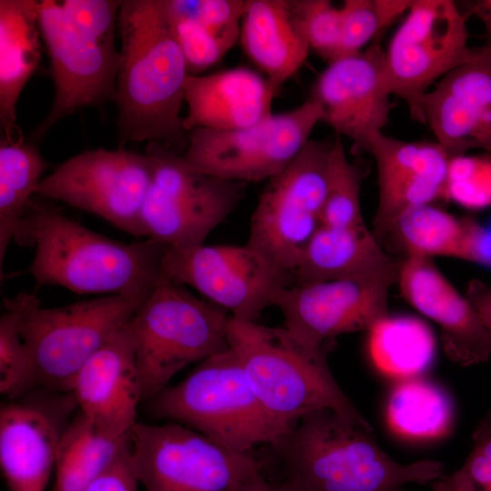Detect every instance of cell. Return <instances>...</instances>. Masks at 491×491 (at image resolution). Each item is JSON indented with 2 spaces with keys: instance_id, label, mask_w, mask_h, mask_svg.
Returning <instances> with one entry per match:
<instances>
[{
  "instance_id": "cell-25",
  "label": "cell",
  "mask_w": 491,
  "mask_h": 491,
  "mask_svg": "<svg viewBox=\"0 0 491 491\" xmlns=\"http://www.w3.org/2000/svg\"><path fill=\"white\" fill-rule=\"evenodd\" d=\"M40 1H0V124L2 142L22 139L16 103L41 58Z\"/></svg>"
},
{
  "instance_id": "cell-42",
  "label": "cell",
  "mask_w": 491,
  "mask_h": 491,
  "mask_svg": "<svg viewBox=\"0 0 491 491\" xmlns=\"http://www.w3.org/2000/svg\"><path fill=\"white\" fill-rule=\"evenodd\" d=\"M466 296L478 314L491 341V283L477 279L470 281Z\"/></svg>"
},
{
  "instance_id": "cell-6",
  "label": "cell",
  "mask_w": 491,
  "mask_h": 491,
  "mask_svg": "<svg viewBox=\"0 0 491 491\" xmlns=\"http://www.w3.org/2000/svg\"><path fill=\"white\" fill-rule=\"evenodd\" d=\"M230 317L185 286L162 280L130 320L143 401L185 366L228 349Z\"/></svg>"
},
{
  "instance_id": "cell-23",
  "label": "cell",
  "mask_w": 491,
  "mask_h": 491,
  "mask_svg": "<svg viewBox=\"0 0 491 491\" xmlns=\"http://www.w3.org/2000/svg\"><path fill=\"white\" fill-rule=\"evenodd\" d=\"M278 89L266 77L246 67H235L211 75H188L183 117L187 133L195 128L235 130L255 125L270 115Z\"/></svg>"
},
{
  "instance_id": "cell-12",
  "label": "cell",
  "mask_w": 491,
  "mask_h": 491,
  "mask_svg": "<svg viewBox=\"0 0 491 491\" xmlns=\"http://www.w3.org/2000/svg\"><path fill=\"white\" fill-rule=\"evenodd\" d=\"M320 107L308 99L246 128H195L186 133L183 159L206 175L235 182H258L282 172L322 122Z\"/></svg>"
},
{
  "instance_id": "cell-37",
  "label": "cell",
  "mask_w": 491,
  "mask_h": 491,
  "mask_svg": "<svg viewBox=\"0 0 491 491\" xmlns=\"http://www.w3.org/2000/svg\"><path fill=\"white\" fill-rule=\"evenodd\" d=\"M247 0H171L173 8L189 15L230 48L240 36Z\"/></svg>"
},
{
  "instance_id": "cell-7",
  "label": "cell",
  "mask_w": 491,
  "mask_h": 491,
  "mask_svg": "<svg viewBox=\"0 0 491 491\" xmlns=\"http://www.w3.org/2000/svg\"><path fill=\"white\" fill-rule=\"evenodd\" d=\"M149 294L108 295L59 307H43L28 292L15 296L36 388L71 392L80 367L130 321Z\"/></svg>"
},
{
  "instance_id": "cell-19",
  "label": "cell",
  "mask_w": 491,
  "mask_h": 491,
  "mask_svg": "<svg viewBox=\"0 0 491 491\" xmlns=\"http://www.w3.org/2000/svg\"><path fill=\"white\" fill-rule=\"evenodd\" d=\"M365 152L376 165L378 203L372 232L382 245L406 211L446 196L452 158L436 142L403 141L383 132L371 137Z\"/></svg>"
},
{
  "instance_id": "cell-24",
  "label": "cell",
  "mask_w": 491,
  "mask_h": 491,
  "mask_svg": "<svg viewBox=\"0 0 491 491\" xmlns=\"http://www.w3.org/2000/svg\"><path fill=\"white\" fill-rule=\"evenodd\" d=\"M240 40L248 58L277 89L299 70L310 50L295 0H247Z\"/></svg>"
},
{
  "instance_id": "cell-44",
  "label": "cell",
  "mask_w": 491,
  "mask_h": 491,
  "mask_svg": "<svg viewBox=\"0 0 491 491\" xmlns=\"http://www.w3.org/2000/svg\"><path fill=\"white\" fill-rule=\"evenodd\" d=\"M233 491H276V486L272 485L260 475Z\"/></svg>"
},
{
  "instance_id": "cell-47",
  "label": "cell",
  "mask_w": 491,
  "mask_h": 491,
  "mask_svg": "<svg viewBox=\"0 0 491 491\" xmlns=\"http://www.w3.org/2000/svg\"><path fill=\"white\" fill-rule=\"evenodd\" d=\"M398 491H406L404 488L399 489Z\"/></svg>"
},
{
  "instance_id": "cell-41",
  "label": "cell",
  "mask_w": 491,
  "mask_h": 491,
  "mask_svg": "<svg viewBox=\"0 0 491 491\" xmlns=\"http://www.w3.org/2000/svg\"><path fill=\"white\" fill-rule=\"evenodd\" d=\"M138 485L128 440L109 466L84 491H137Z\"/></svg>"
},
{
  "instance_id": "cell-3",
  "label": "cell",
  "mask_w": 491,
  "mask_h": 491,
  "mask_svg": "<svg viewBox=\"0 0 491 491\" xmlns=\"http://www.w3.org/2000/svg\"><path fill=\"white\" fill-rule=\"evenodd\" d=\"M367 430L337 412L322 409L302 416L271 447L302 491H398L432 484L445 475L443 463L423 459L401 464Z\"/></svg>"
},
{
  "instance_id": "cell-40",
  "label": "cell",
  "mask_w": 491,
  "mask_h": 491,
  "mask_svg": "<svg viewBox=\"0 0 491 491\" xmlns=\"http://www.w3.org/2000/svg\"><path fill=\"white\" fill-rule=\"evenodd\" d=\"M472 440L465 463L447 478L460 491H491V411L476 425Z\"/></svg>"
},
{
  "instance_id": "cell-34",
  "label": "cell",
  "mask_w": 491,
  "mask_h": 491,
  "mask_svg": "<svg viewBox=\"0 0 491 491\" xmlns=\"http://www.w3.org/2000/svg\"><path fill=\"white\" fill-rule=\"evenodd\" d=\"M408 0H346L342 12L341 57L358 53L410 7Z\"/></svg>"
},
{
  "instance_id": "cell-14",
  "label": "cell",
  "mask_w": 491,
  "mask_h": 491,
  "mask_svg": "<svg viewBox=\"0 0 491 491\" xmlns=\"http://www.w3.org/2000/svg\"><path fill=\"white\" fill-rule=\"evenodd\" d=\"M154 169L155 158L148 152L97 148L62 163L41 180L35 194L92 213L128 234L145 236L141 211Z\"/></svg>"
},
{
  "instance_id": "cell-10",
  "label": "cell",
  "mask_w": 491,
  "mask_h": 491,
  "mask_svg": "<svg viewBox=\"0 0 491 491\" xmlns=\"http://www.w3.org/2000/svg\"><path fill=\"white\" fill-rule=\"evenodd\" d=\"M146 152L155 169L141 211L145 236L176 248L204 245L243 199L246 183L199 172L160 143Z\"/></svg>"
},
{
  "instance_id": "cell-39",
  "label": "cell",
  "mask_w": 491,
  "mask_h": 491,
  "mask_svg": "<svg viewBox=\"0 0 491 491\" xmlns=\"http://www.w3.org/2000/svg\"><path fill=\"white\" fill-rule=\"evenodd\" d=\"M122 1L65 0L61 5L85 35L109 48L116 49L115 33Z\"/></svg>"
},
{
  "instance_id": "cell-4",
  "label": "cell",
  "mask_w": 491,
  "mask_h": 491,
  "mask_svg": "<svg viewBox=\"0 0 491 491\" xmlns=\"http://www.w3.org/2000/svg\"><path fill=\"white\" fill-rule=\"evenodd\" d=\"M227 338L253 390L276 420L294 427L309 413L331 409L373 431L328 367L332 344L309 347L284 326H266L232 316Z\"/></svg>"
},
{
  "instance_id": "cell-29",
  "label": "cell",
  "mask_w": 491,
  "mask_h": 491,
  "mask_svg": "<svg viewBox=\"0 0 491 491\" xmlns=\"http://www.w3.org/2000/svg\"><path fill=\"white\" fill-rule=\"evenodd\" d=\"M47 163L32 143L2 142L0 146V266L10 243H20L31 195Z\"/></svg>"
},
{
  "instance_id": "cell-30",
  "label": "cell",
  "mask_w": 491,
  "mask_h": 491,
  "mask_svg": "<svg viewBox=\"0 0 491 491\" xmlns=\"http://www.w3.org/2000/svg\"><path fill=\"white\" fill-rule=\"evenodd\" d=\"M386 411L391 429L413 439L442 437L455 419L449 395L421 376L399 380L390 392Z\"/></svg>"
},
{
  "instance_id": "cell-43",
  "label": "cell",
  "mask_w": 491,
  "mask_h": 491,
  "mask_svg": "<svg viewBox=\"0 0 491 491\" xmlns=\"http://www.w3.org/2000/svg\"><path fill=\"white\" fill-rule=\"evenodd\" d=\"M459 8L466 17L476 16L484 25L486 45L491 47V0L466 1Z\"/></svg>"
},
{
  "instance_id": "cell-33",
  "label": "cell",
  "mask_w": 491,
  "mask_h": 491,
  "mask_svg": "<svg viewBox=\"0 0 491 491\" xmlns=\"http://www.w3.org/2000/svg\"><path fill=\"white\" fill-rule=\"evenodd\" d=\"M0 318V393L11 400L36 388L35 373L20 327L15 297L3 299Z\"/></svg>"
},
{
  "instance_id": "cell-27",
  "label": "cell",
  "mask_w": 491,
  "mask_h": 491,
  "mask_svg": "<svg viewBox=\"0 0 491 491\" xmlns=\"http://www.w3.org/2000/svg\"><path fill=\"white\" fill-rule=\"evenodd\" d=\"M484 225L426 204L406 211L387 237L406 256H445L480 264ZM386 237V238H387Z\"/></svg>"
},
{
  "instance_id": "cell-35",
  "label": "cell",
  "mask_w": 491,
  "mask_h": 491,
  "mask_svg": "<svg viewBox=\"0 0 491 491\" xmlns=\"http://www.w3.org/2000/svg\"><path fill=\"white\" fill-rule=\"evenodd\" d=\"M445 197L470 209L491 205V154L452 158Z\"/></svg>"
},
{
  "instance_id": "cell-8",
  "label": "cell",
  "mask_w": 491,
  "mask_h": 491,
  "mask_svg": "<svg viewBox=\"0 0 491 491\" xmlns=\"http://www.w3.org/2000/svg\"><path fill=\"white\" fill-rule=\"evenodd\" d=\"M129 450L145 491H233L262 475V464L252 453L232 451L175 422L137 421Z\"/></svg>"
},
{
  "instance_id": "cell-20",
  "label": "cell",
  "mask_w": 491,
  "mask_h": 491,
  "mask_svg": "<svg viewBox=\"0 0 491 491\" xmlns=\"http://www.w3.org/2000/svg\"><path fill=\"white\" fill-rule=\"evenodd\" d=\"M425 124L451 158L471 149L491 154V47L441 78L425 95Z\"/></svg>"
},
{
  "instance_id": "cell-31",
  "label": "cell",
  "mask_w": 491,
  "mask_h": 491,
  "mask_svg": "<svg viewBox=\"0 0 491 491\" xmlns=\"http://www.w3.org/2000/svg\"><path fill=\"white\" fill-rule=\"evenodd\" d=\"M128 440L108 437L77 410L60 438L52 491H84Z\"/></svg>"
},
{
  "instance_id": "cell-32",
  "label": "cell",
  "mask_w": 491,
  "mask_h": 491,
  "mask_svg": "<svg viewBox=\"0 0 491 491\" xmlns=\"http://www.w3.org/2000/svg\"><path fill=\"white\" fill-rule=\"evenodd\" d=\"M363 170L351 163L336 136L330 150L327 184L320 224L331 227L366 225L361 208Z\"/></svg>"
},
{
  "instance_id": "cell-26",
  "label": "cell",
  "mask_w": 491,
  "mask_h": 491,
  "mask_svg": "<svg viewBox=\"0 0 491 491\" xmlns=\"http://www.w3.org/2000/svg\"><path fill=\"white\" fill-rule=\"evenodd\" d=\"M366 225H322L304 249L295 271L296 283H314L371 276L398 266Z\"/></svg>"
},
{
  "instance_id": "cell-46",
  "label": "cell",
  "mask_w": 491,
  "mask_h": 491,
  "mask_svg": "<svg viewBox=\"0 0 491 491\" xmlns=\"http://www.w3.org/2000/svg\"><path fill=\"white\" fill-rule=\"evenodd\" d=\"M276 491H302L296 487L295 486L291 485L287 481H285L281 483L280 485L276 486Z\"/></svg>"
},
{
  "instance_id": "cell-11",
  "label": "cell",
  "mask_w": 491,
  "mask_h": 491,
  "mask_svg": "<svg viewBox=\"0 0 491 491\" xmlns=\"http://www.w3.org/2000/svg\"><path fill=\"white\" fill-rule=\"evenodd\" d=\"M332 145L310 139L282 172L268 179L252 214L246 245L281 269L295 273L321 225Z\"/></svg>"
},
{
  "instance_id": "cell-16",
  "label": "cell",
  "mask_w": 491,
  "mask_h": 491,
  "mask_svg": "<svg viewBox=\"0 0 491 491\" xmlns=\"http://www.w3.org/2000/svg\"><path fill=\"white\" fill-rule=\"evenodd\" d=\"M38 26L55 85L53 106L35 133L40 138L76 110L115 99L120 53L80 31L61 2L40 1Z\"/></svg>"
},
{
  "instance_id": "cell-28",
  "label": "cell",
  "mask_w": 491,
  "mask_h": 491,
  "mask_svg": "<svg viewBox=\"0 0 491 491\" xmlns=\"http://www.w3.org/2000/svg\"><path fill=\"white\" fill-rule=\"evenodd\" d=\"M367 333L370 358L388 376L398 380L420 376L434 361V334L419 318L388 315Z\"/></svg>"
},
{
  "instance_id": "cell-15",
  "label": "cell",
  "mask_w": 491,
  "mask_h": 491,
  "mask_svg": "<svg viewBox=\"0 0 491 491\" xmlns=\"http://www.w3.org/2000/svg\"><path fill=\"white\" fill-rule=\"evenodd\" d=\"M400 265L364 277L295 283L275 303L284 327L313 348L332 344L343 334L368 332L389 315V290L397 282Z\"/></svg>"
},
{
  "instance_id": "cell-5",
  "label": "cell",
  "mask_w": 491,
  "mask_h": 491,
  "mask_svg": "<svg viewBox=\"0 0 491 491\" xmlns=\"http://www.w3.org/2000/svg\"><path fill=\"white\" fill-rule=\"evenodd\" d=\"M145 402L152 417L186 426L242 454L271 445L293 428L265 409L230 347Z\"/></svg>"
},
{
  "instance_id": "cell-21",
  "label": "cell",
  "mask_w": 491,
  "mask_h": 491,
  "mask_svg": "<svg viewBox=\"0 0 491 491\" xmlns=\"http://www.w3.org/2000/svg\"><path fill=\"white\" fill-rule=\"evenodd\" d=\"M71 392L78 410L100 432L129 438L143 401L130 321L80 367Z\"/></svg>"
},
{
  "instance_id": "cell-45",
  "label": "cell",
  "mask_w": 491,
  "mask_h": 491,
  "mask_svg": "<svg viewBox=\"0 0 491 491\" xmlns=\"http://www.w3.org/2000/svg\"><path fill=\"white\" fill-rule=\"evenodd\" d=\"M431 486L434 491H460L449 481L446 475L435 480Z\"/></svg>"
},
{
  "instance_id": "cell-22",
  "label": "cell",
  "mask_w": 491,
  "mask_h": 491,
  "mask_svg": "<svg viewBox=\"0 0 491 491\" xmlns=\"http://www.w3.org/2000/svg\"><path fill=\"white\" fill-rule=\"evenodd\" d=\"M396 284L403 298L438 326L444 351L452 362L468 366L489 359L491 341L478 314L433 258L404 256Z\"/></svg>"
},
{
  "instance_id": "cell-2",
  "label": "cell",
  "mask_w": 491,
  "mask_h": 491,
  "mask_svg": "<svg viewBox=\"0 0 491 491\" xmlns=\"http://www.w3.org/2000/svg\"><path fill=\"white\" fill-rule=\"evenodd\" d=\"M21 245H34L25 270L38 286L76 294H149L162 280L165 245L146 238L122 243L97 234L56 207L31 200Z\"/></svg>"
},
{
  "instance_id": "cell-38",
  "label": "cell",
  "mask_w": 491,
  "mask_h": 491,
  "mask_svg": "<svg viewBox=\"0 0 491 491\" xmlns=\"http://www.w3.org/2000/svg\"><path fill=\"white\" fill-rule=\"evenodd\" d=\"M175 33L184 54L188 74L218 63L231 49L193 17L175 11L169 0Z\"/></svg>"
},
{
  "instance_id": "cell-13",
  "label": "cell",
  "mask_w": 491,
  "mask_h": 491,
  "mask_svg": "<svg viewBox=\"0 0 491 491\" xmlns=\"http://www.w3.org/2000/svg\"><path fill=\"white\" fill-rule=\"evenodd\" d=\"M162 278L189 286L232 317L257 322L275 306L279 294L296 283V274L279 268L262 254L245 246H166Z\"/></svg>"
},
{
  "instance_id": "cell-1",
  "label": "cell",
  "mask_w": 491,
  "mask_h": 491,
  "mask_svg": "<svg viewBox=\"0 0 491 491\" xmlns=\"http://www.w3.org/2000/svg\"><path fill=\"white\" fill-rule=\"evenodd\" d=\"M117 27L122 47L114 100L119 143L147 140L183 155L187 135L180 110L189 74L169 0L122 1Z\"/></svg>"
},
{
  "instance_id": "cell-17",
  "label": "cell",
  "mask_w": 491,
  "mask_h": 491,
  "mask_svg": "<svg viewBox=\"0 0 491 491\" xmlns=\"http://www.w3.org/2000/svg\"><path fill=\"white\" fill-rule=\"evenodd\" d=\"M40 388L1 406L0 467L10 491L45 490L61 436L78 410L72 392Z\"/></svg>"
},
{
  "instance_id": "cell-18",
  "label": "cell",
  "mask_w": 491,
  "mask_h": 491,
  "mask_svg": "<svg viewBox=\"0 0 491 491\" xmlns=\"http://www.w3.org/2000/svg\"><path fill=\"white\" fill-rule=\"evenodd\" d=\"M383 62L384 50L377 43L340 57L319 75L309 98L320 107L322 122L361 151L382 132L393 107L381 85Z\"/></svg>"
},
{
  "instance_id": "cell-9",
  "label": "cell",
  "mask_w": 491,
  "mask_h": 491,
  "mask_svg": "<svg viewBox=\"0 0 491 491\" xmlns=\"http://www.w3.org/2000/svg\"><path fill=\"white\" fill-rule=\"evenodd\" d=\"M466 17L451 0H414L386 50L381 85L401 98L413 120L425 124V95L446 74L473 59Z\"/></svg>"
},
{
  "instance_id": "cell-36",
  "label": "cell",
  "mask_w": 491,
  "mask_h": 491,
  "mask_svg": "<svg viewBox=\"0 0 491 491\" xmlns=\"http://www.w3.org/2000/svg\"><path fill=\"white\" fill-rule=\"evenodd\" d=\"M310 49L329 63L341 57L342 12L327 0H295Z\"/></svg>"
}]
</instances>
